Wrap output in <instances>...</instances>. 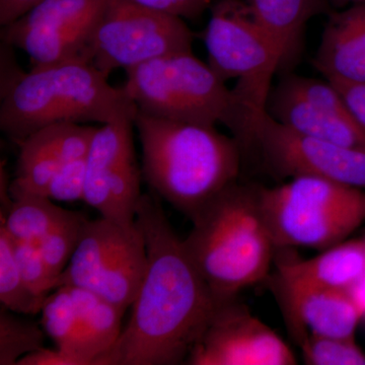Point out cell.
<instances>
[{"mask_svg": "<svg viewBox=\"0 0 365 365\" xmlns=\"http://www.w3.org/2000/svg\"><path fill=\"white\" fill-rule=\"evenodd\" d=\"M136 222L148 267L130 319L103 365L186 364L220 304L155 196L143 194Z\"/></svg>", "mask_w": 365, "mask_h": 365, "instance_id": "cell-1", "label": "cell"}, {"mask_svg": "<svg viewBox=\"0 0 365 365\" xmlns=\"http://www.w3.org/2000/svg\"><path fill=\"white\" fill-rule=\"evenodd\" d=\"M134 127L148 186L190 220L237 182L242 150L215 126L172 121L137 112Z\"/></svg>", "mask_w": 365, "mask_h": 365, "instance_id": "cell-2", "label": "cell"}, {"mask_svg": "<svg viewBox=\"0 0 365 365\" xmlns=\"http://www.w3.org/2000/svg\"><path fill=\"white\" fill-rule=\"evenodd\" d=\"M187 254L218 304L235 299L267 276L276 250L259 188L235 182L193 218Z\"/></svg>", "mask_w": 365, "mask_h": 365, "instance_id": "cell-3", "label": "cell"}, {"mask_svg": "<svg viewBox=\"0 0 365 365\" xmlns=\"http://www.w3.org/2000/svg\"><path fill=\"white\" fill-rule=\"evenodd\" d=\"M108 78L81 60L34 67L1 95L0 129L19 144L51 125L135 119V104Z\"/></svg>", "mask_w": 365, "mask_h": 365, "instance_id": "cell-4", "label": "cell"}, {"mask_svg": "<svg viewBox=\"0 0 365 365\" xmlns=\"http://www.w3.org/2000/svg\"><path fill=\"white\" fill-rule=\"evenodd\" d=\"M122 86L138 112L172 121L222 123L239 140L247 122L227 83L192 52L158 57L125 71Z\"/></svg>", "mask_w": 365, "mask_h": 365, "instance_id": "cell-5", "label": "cell"}, {"mask_svg": "<svg viewBox=\"0 0 365 365\" xmlns=\"http://www.w3.org/2000/svg\"><path fill=\"white\" fill-rule=\"evenodd\" d=\"M276 249L324 250L344 242L365 222V190L317 177L259 188Z\"/></svg>", "mask_w": 365, "mask_h": 365, "instance_id": "cell-6", "label": "cell"}, {"mask_svg": "<svg viewBox=\"0 0 365 365\" xmlns=\"http://www.w3.org/2000/svg\"><path fill=\"white\" fill-rule=\"evenodd\" d=\"M210 11L204 32L207 64L225 83L237 79L232 90L253 139L257 121L266 111L274 73L281 69L280 51L247 0H217Z\"/></svg>", "mask_w": 365, "mask_h": 365, "instance_id": "cell-7", "label": "cell"}, {"mask_svg": "<svg viewBox=\"0 0 365 365\" xmlns=\"http://www.w3.org/2000/svg\"><path fill=\"white\" fill-rule=\"evenodd\" d=\"M148 267L143 230L136 220L123 225L102 217L88 220L62 285L91 290L126 311L135 300Z\"/></svg>", "mask_w": 365, "mask_h": 365, "instance_id": "cell-8", "label": "cell"}, {"mask_svg": "<svg viewBox=\"0 0 365 365\" xmlns=\"http://www.w3.org/2000/svg\"><path fill=\"white\" fill-rule=\"evenodd\" d=\"M194 35L184 20L139 6L107 0L91 46V63L109 78L158 57L192 52Z\"/></svg>", "mask_w": 365, "mask_h": 365, "instance_id": "cell-9", "label": "cell"}, {"mask_svg": "<svg viewBox=\"0 0 365 365\" xmlns=\"http://www.w3.org/2000/svg\"><path fill=\"white\" fill-rule=\"evenodd\" d=\"M107 0H42L1 26L2 43L18 48L34 67L67 61L91 63L93 34Z\"/></svg>", "mask_w": 365, "mask_h": 365, "instance_id": "cell-10", "label": "cell"}, {"mask_svg": "<svg viewBox=\"0 0 365 365\" xmlns=\"http://www.w3.org/2000/svg\"><path fill=\"white\" fill-rule=\"evenodd\" d=\"M252 148L279 178L317 177L365 190V148L302 135L266 111L255 126Z\"/></svg>", "mask_w": 365, "mask_h": 365, "instance_id": "cell-11", "label": "cell"}, {"mask_svg": "<svg viewBox=\"0 0 365 365\" xmlns=\"http://www.w3.org/2000/svg\"><path fill=\"white\" fill-rule=\"evenodd\" d=\"M134 120L122 119L97 128L86 155L83 201L102 217L130 225L140 201L143 170L133 143Z\"/></svg>", "mask_w": 365, "mask_h": 365, "instance_id": "cell-12", "label": "cell"}, {"mask_svg": "<svg viewBox=\"0 0 365 365\" xmlns=\"http://www.w3.org/2000/svg\"><path fill=\"white\" fill-rule=\"evenodd\" d=\"M190 365H294L285 341L235 299L217 307L192 347Z\"/></svg>", "mask_w": 365, "mask_h": 365, "instance_id": "cell-13", "label": "cell"}, {"mask_svg": "<svg viewBox=\"0 0 365 365\" xmlns=\"http://www.w3.org/2000/svg\"><path fill=\"white\" fill-rule=\"evenodd\" d=\"M97 127L83 124L51 125L34 132L19 143L16 179L9 192L45 195L62 165L86 158Z\"/></svg>", "mask_w": 365, "mask_h": 365, "instance_id": "cell-14", "label": "cell"}, {"mask_svg": "<svg viewBox=\"0 0 365 365\" xmlns=\"http://www.w3.org/2000/svg\"><path fill=\"white\" fill-rule=\"evenodd\" d=\"M277 288L297 342L307 336L355 338L362 317L347 290Z\"/></svg>", "mask_w": 365, "mask_h": 365, "instance_id": "cell-15", "label": "cell"}, {"mask_svg": "<svg viewBox=\"0 0 365 365\" xmlns=\"http://www.w3.org/2000/svg\"><path fill=\"white\" fill-rule=\"evenodd\" d=\"M314 64L327 81L365 83V4L331 14Z\"/></svg>", "mask_w": 365, "mask_h": 365, "instance_id": "cell-16", "label": "cell"}, {"mask_svg": "<svg viewBox=\"0 0 365 365\" xmlns=\"http://www.w3.org/2000/svg\"><path fill=\"white\" fill-rule=\"evenodd\" d=\"M365 274V241H344L307 260L280 262L277 287L347 290Z\"/></svg>", "mask_w": 365, "mask_h": 365, "instance_id": "cell-17", "label": "cell"}, {"mask_svg": "<svg viewBox=\"0 0 365 365\" xmlns=\"http://www.w3.org/2000/svg\"><path fill=\"white\" fill-rule=\"evenodd\" d=\"M266 112L302 135L352 148H365V130L353 115H342L304 102L279 86L271 88Z\"/></svg>", "mask_w": 365, "mask_h": 365, "instance_id": "cell-18", "label": "cell"}, {"mask_svg": "<svg viewBox=\"0 0 365 365\" xmlns=\"http://www.w3.org/2000/svg\"><path fill=\"white\" fill-rule=\"evenodd\" d=\"M257 21L281 54V68L297 59L309 21L330 7L331 0H247Z\"/></svg>", "mask_w": 365, "mask_h": 365, "instance_id": "cell-19", "label": "cell"}, {"mask_svg": "<svg viewBox=\"0 0 365 365\" xmlns=\"http://www.w3.org/2000/svg\"><path fill=\"white\" fill-rule=\"evenodd\" d=\"M66 287L78 311L83 357L91 365H103L106 355L116 344L122 332L125 311L91 290Z\"/></svg>", "mask_w": 365, "mask_h": 365, "instance_id": "cell-20", "label": "cell"}, {"mask_svg": "<svg viewBox=\"0 0 365 365\" xmlns=\"http://www.w3.org/2000/svg\"><path fill=\"white\" fill-rule=\"evenodd\" d=\"M9 196L11 203L0 225L16 242L38 244L68 212L40 194L9 192Z\"/></svg>", "mask_w": 365, "mask_h": 365, "instance_id": "cell-21", "label": "cell"}, {"mask_svg": "<svg viewBox=\"0 0 365 365\" xmlns=\"http://www.w3.org/2000/svg\"><path fill=\"white\" fill-rule=\"evenodd\" d=\"M41 316L43 330L56 347L78 357L83 365H90L81 351L83 339L78 311L66 285L53 290V294L46 297Z\"/></svg>", "mask_w": 365, "mask_h": 365, "instance_id": "cell-22", "label": "cell"}, {"mask_svg": "<svg viewBox=\"0 0 365 365\" xmlns=\"http://www.w3.org/2000/svg\"><path fill=\"white\" fill-rule=\"evenodd\" d=\"M46 297L34 294L26 284L16 258L14 241L0 225V302L16 314L41 313Z\"/></svg>", "mask_w": 365, "mask_h": 365, "instance_id": "cell-23", "label": "cell"}, {"mask_svg": "<svg viewBox=\"0 0 365 365\" xmlns=\"http://www.w3.org/2000/svg\"><path fill=\"white\" fill-rule=\"evenodd\" d=\"M14 314L0 307V365H18L26 355L44 347L43 328Z\"/></svg>", "mask_w": 365, "mask_h": 365, "instance_id": "cell-24", "label": "cell"}, {"mask_svg": "<svg viewBox=\"0 0 365 365\" xmlns=\"http://www.w3.org/2000/svg\"><path fill=\"white\" fill-rule=\"evenodd\" d=\"M86 222L88 220L81 213L68 210L67 215L38 242L46 264L60 279L78 247Z\"/></svg>", "mask_w": 365, "mask_h": 365, "instance_id": "cell-25", "label": "cell"}, {"mask_svg": "<svg viewBox=\"0 0 365 365\" xmlns=\"http://www.w3.org/2000/svg\"><path fill=\"white\" fill-rule=\"evenodd\" d=\"M309 365H365V352L355 338L307 336L299 342Z\"/></svg>", "mask_w": 365, "mask_h": 365, "instance_id": "cell-26", "label": "cell"}, {"mask_svg": "<svg viewBox=\"0 0 365 365\" xmlns=\"http://www.w3.org/2000/svg\"><path fill=\"white\" fill-rule=\"evenodd\" d=\"M14 251L21 276L34 294L47 297L50 292L61 287V279L48 267L38 244L14 241Z\"/></svg>", "mask_w": 365, "mask_h": 365, "instance_id": "cell-27", "label": "cell"}, {"mask_svg": "<svg viewBox=\"0 0 365 365\" xmlns=\"http://www.w3.org/2000/svg\"><path fill=\"white\" fill-rule=\"evenodd\" d=\"M86 158L71 160L62 165L50 182L46 196L49 197L53 201L59 202H76L83 200Z\"/></svg>", "mask_w": 365, "mask_h": 365, "instance_id": "cell-28", "label": "cell"}, {"mask_svg": "<svg viewBox=\"0 0 365 365\" xmlns=\"http://www.w3.org/2000/svg\"><path fill=\"white\" fill-rule=\"evenodd\" d=\"M139 6L170 16L188 20L200 18L215 0H132Z\"/></svg>", "mask_w": 365, "mask_h": 365, "instance_id": "cell-29", "label": "cell"}, {"mask_svg": "<svg viewBox=\"0 0 365 365\" xmlns=\"http://www.w3.org/2000/svg\"><path fill=\"white\" fill-rule=\"evenodd\" d=\"M330 83L339 91L353 116L365 130V83L337 81Z\"/></svg>", "mask_w": 365, "mask_h": 365, "instance_id": "cell-30", "label": "cell"}, {"mask_svg": "<svg viewBox=\"0 0 365 365\" xmlns=\"http://www.w3.org/2000/svg\"><path fill=\"white\" fill-rule=\"evenodd\" d=\"M18 365H83V361L74 355L69 354L59 348L50 349L42 347L19 360Z\"/></svg>", "mask_w": 365, "mask_h": 365, "instance_id": "cell-31", "label": "cell"}, {"mask_svg": "<svg viewBox=\"0 0 365 365\" xmlns=\"http://www.w3.org/2000/svg\"><path fill=\"white\" fill-rule=\"evenodd\" d=\"M42 0H0V25H9Z\"/></svg>", "mask_w": 365, "mask_h": 365, "instance_id": "cell-32", "label": "cell"}, {"mask_svg": "<svg viewBox=\"0 0 365 365\" xmlns=\"http://www.w3.org/2000/svg\"><path fill=\"white\" fill-rule=\"evenodd\" d=\"M347 292L361 314L362 319L365 318V274L348 288Z\"/></svg>", "mask_w": 365, "mask_h": 365, "instance_id": "cell-33", "label": "cell"}, {"mask_svg": "<svg viewBox=\"0 0 365 365\" xmlns=\"http://www.w3.org/2000/svg\"><path fill=\"white\" fill-rule=\"evenodd\" d=\"M331 2L339 6H346V4H352V6L365 4V0H331Z\"/></svg>", "mask_w": 365, "mask_h": 365, "instance_id": "cell-34", "label": "cell"}, {"mask_svg": "<svg viewBox=\"0 0 365 365\" xmlns=\"http://www.w3.org/2000/svg\"><path fill=\"white\" fill-rule=\"evenodd\" d=\"M364 241H365V237H364Z\"/></svg>", "mask_w": 365, "mask_h": 365, "instance_id": "cell-35", "label": "cell"}]
</instances>
